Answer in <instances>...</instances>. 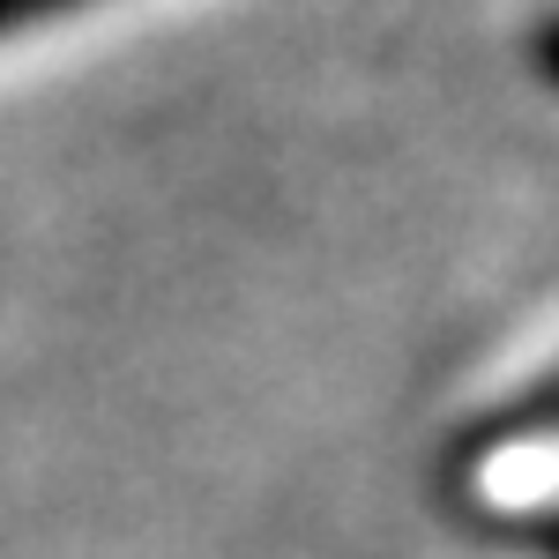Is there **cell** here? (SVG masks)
<instances>
[{"label": "cell", "mask_w": 559, "mask_h": 559, "mask_svg": "<svg viewBox=\"0 0 559 559\" xmlns=\"http://www.w3.org/2000/svg\"><path fill=\"white\" fill-rule=\"evenodd\" d=\"M75 8H97V0H0V45H8V38H23L31 23L75 15Z\"/></svg>", "instance_id": "1"}]
</instances>
